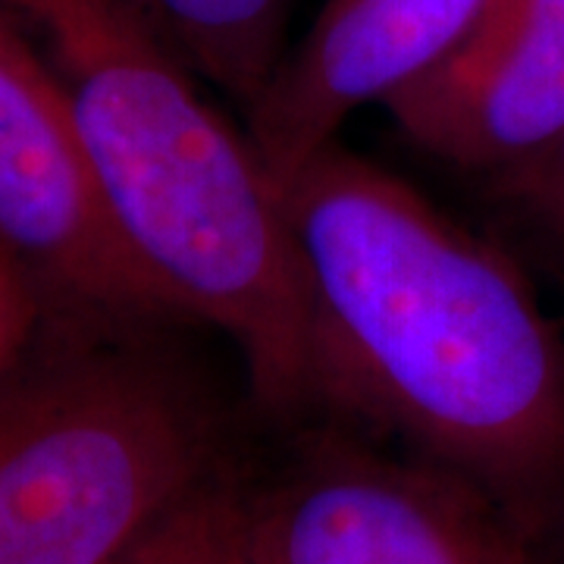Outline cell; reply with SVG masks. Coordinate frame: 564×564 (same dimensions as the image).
Wrapping results in <instances>:
<instances>
[{
    "mask_svg": "<svg viewBox=\"0 0 564 564\" xmlns=\"http://www.w3.org/2000/svg\"><path fill=\"white\" fill-rule=\"evenodd\" d=\"M421 151L486 180L564 139V0H496L433 73L383 104Z\"/></svg>",
    "mask_w": 564,
    "mask_h": 564,
    "instance_id": "cell-7",
    "label": "cell"
},
{
    "mask_svg": "<svg viewBox=\"0 0 564 564\" xmlns=\"http://www.w3.org/2000/svg\"><path fill=\"white\" fill-rule=\"evenodd\" d=\"M536 562L540 564H564V514L558 518V524L552 527L543 540L536 543Z\"/></svg>",
    "mask_w": 564,
    "mask_h": 564,
    "instance_id": "cell-12",
    "label": "cell"
},
{
    "mask_svg": "<svg viewBox=\"0 0 564 564\" xmlns=\"http://www.w3.org/2000/svg\"><path fill=\"white\" fill-rule=\"evenodd\" d=\"M61 85L144 267L217 326L267 411L311 404L302 276L276 185L132 0H0Z\"/></svg>",
    "mask_w": 564,
    "mask_h": 564,
    "instance_id": "cell-2",
    "label": "cell"
},
{
    "mask_svg": "<svg viewBox=\"0 0 564 564\" xmlns=\"http://www.w3.org/2000/svg\"><path fill=\"white\" fill-rule=\"evenodd\" d=\"M198 79L245 110L285 57L289 0H132Z\"/></svg>",
    "mask_w": 564,
    "mask_h": 564,
    "instance_id": "cell-8",
    "label": "cell"
},
{
    "mask_svg": "<svg viewBox=\"0 0 564 564\" xmlns=\"http://www.w3.org/2000/svg\"><path fill=\"white\" fill-rule=\"evenodd\" d=\"M496 202L564 261V139L536 161L496 176Z\"/></svg>",
    "mask_w": 564,
    "mask_h": 564,
    "instance_id": "cell-10",
    "label": "cell"
},
{
    "mask_svg": "<svg viewBox=\"0 0 564 564\" xmlns=\"http://www.w3.org/2000/svg\"><path fill=\"white\" fill-rule=\"evenodd\" d=\"M242 564H536V549L436 464L326 445L248 492Z\"/></svg>",
    "mask_w": 564,
    "mask_h": 564,
    "instance_id": "cell-5",
    "label": "cell"
},
{
    "mask_svg": "<svg viewBox=\"0 0 564 564\" xmlns=\"http://www.w3.org/2000/svg\"><path fill=\"white\" fill-rule=\"evenodd\" d=\"M245 505L248 489L220 474L117 564H242Z\"/></svg>",
    "mask_w": 564,
    "mask_h": 564,
    "instance_id": "cell-9",
    "label": "cell"
},
{
    "mask_svg": "<svg viewBox=\"0 0 564 564\" xmlns=\"http://www.w3.org/2000/svg\"><path fill=\"white\" fill-rule=\"evenodd\" d=\"M41 307L44 295L39 285L0 248V383L25 361Z\"/></svg>",
    "mask_w": 564,
    "mask_h": 564,
    "instance_id": "cell-11",
    "label": "cell"
},
{
    "mask_svg": "<svg viewBox=\"0 0 564 564\" xmlns=\"http://www.w3.org/2000/svg\"><path fill=\"white\" fill-rule=\"evenodd\" d=\"M536 564H540V562H536Z\"/></svg>",
    "mask_w": 564,
    "mask_h": 564,
    "instance_id": "cell-13",
    "label": "cell"
},
{
    "mask_svg": "<svg viewBox=\"0 0 564 564\" xmlns=\"http://www.w3.org/2000/svg\"><path fill=\"white\" fill-rule=\"evenodd\" d=\"M0 248L44 302L107 326L185 321L113 214L54 73L0 7Z\"/></svg>",
    "mask_w": 564,
    "mask_h": 564,
    "instance_id": "cell-4",
    "label": "cell"
},
{
    "mask_svg": "<svg viewBox=\"0 0 564 564\" xmlns=\"http://www.w3.org/2000/svg\"><path fill=\"white\" fill-rule=\"evenodd\" d=\"M220 474L210 402L144 348H73L0 383V564H117Z\"/></svg>",
    "mask_w": 564,
    "mask_h": 564,
    "instance_id": "cell-3",
    "label": "cell"
},
{
    "mask_svg": "<svg viewBox=\"0 0 564 564\" xmlns=\"http://www.w3.org/2000/svg\"><path fill=\"white\" fill-rule=\"evenodd\" d=\"M280 204L311 402L399 436L540 543L564 514V343L521 267L339 141Z\"/></svg>",
    "mask_w": 564,
    "mask_h": 564,
    "instance_id": "cell-1",
    "label": "cell"
},
{
    "mask_svg": "<svg viewBox=\"0 0 564 564\" xmlns=\"http://www.w3.org/2000/svg\"><path fill=\"white\" fill-rule=\"evenodd\" d=\"M496 0H326L304 41L282 57L245 135L280 185L367 104L392 101L433 73Z\"/></svg>",
    "mask_w": 564,
    "mask_h": 564,
    "instance_id": "cell-6",
    "label": "cell"
}]
</instances>
